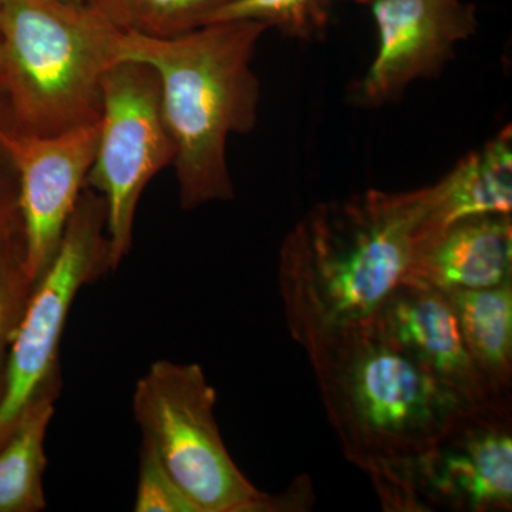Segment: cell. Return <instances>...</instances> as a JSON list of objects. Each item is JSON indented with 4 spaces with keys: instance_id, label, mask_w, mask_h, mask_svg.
Listing matches in <instances>:
<instances>
[{
    "instance_id": "1",
    "label": "cell",
    "mask_w": 512,
    "mask_h": 512,
    "mask_svg": "<svg viewBox=\"0 0 512 512\" xmlns=\"http://www.w3.org/2000/svg\"><path fill=\"white\" fill-rule=\"evenodd\" d=\"M434 187L367 190L319 202L279 251L278 284L292 339L308 356L366 325L406 284L431 235Z\"/></svg>"
},
{
    "instance_id": "2",
    "label": "cell",
    "mask_w": 512,
    "mask_h": 512,
    "mask_svg": "<svg viewBox=\"0 0 512 512\" xmlns=\"http://www.w3.org/2000/svg\"><path fill=\"white\" fill-rule=\"evenodd\" d=\"M266 30L249 20L208 23L171 37L121 30V60L146 63L160 79L185 211L235 198L227 144L234 134L251 133L258 121L254 57Z\"/></svg>"
},
{
    "instance_id": "3",
    "label": "cell",
    "mask_w": 512,
    "mask_h": 512,
    "mask_svg": "<svg viewBox=\"0 0 512 512\" xmlns=\"http://www.w3.org/2000/svg\"><path fill=\"white\" fill-rule=\"evenodd\" d=\"M309 360L343 454L369 478L423 453L477 409L370 322Z\"/></svg>"
},
{
    "instance_id": "4",
    "label": "cell",
    "mask_w": 512,
    "mask_h": 512,
    "mask_svg": "<svg viewBox=\"0 0 512 512\" xmlns=\"http://www.w3.org/2000/svg\"><path fill=\"white\" fill-rule=\"evenodd\" d=\"M121 30L87 5L2 0L0 93L13 126L49 136L100 119L101 83Z\"/></svg>"
},
{
    "instance_id": "5",
    "label": "cell",
    "mask_w": 512,
    "mask_h": 512,
    "mask_svg": "<svg viewBox=\"0 0 512 512\" xmlns=\"http://www.w3.org/2000/svg\"><path fill=\"white\" fill-rule=\"evenodd\" d=\"M217 394L197 363L157 360L140 377L133 413L147 444L197 512L305 511L308 483L262 493L229 456L215 420Z\"/></svg>"
},
{
    "instance_id": "6",
    "label": "cell",
    "mask_w": 512,
    "mask_h": 512,
    "mask_svg": "<svg viewBox=\"0 0 512 512\" xmlns=\"http://www.w3.org/2000/svg\"><path fill=\"white\" fill-rule=\"evenodd\" d=\"M106 224L103 198L84 187L59 248L33 285L10 340L0 400V444L40 386L62 370L60 343L77 293L113 271Z\"/></svg>"
},
{
    "instance_id": "7",
    "label": "cell",
    "mask_w": 512,
    "mask_h": 512,
    "mask_svg": "<svg viewBox=\"0 0 512 512\" xmlns=\"http://www.w3.org/2000/svg\"><path fill=\"white\" fill-rule=\"evenodd\" d=\"M174 157L157 73L146 63L120 60L101 83L99 143L86 180L106 205L113 271L133 245L141 195Z\"/></svg>"
},
{
    "instance_id": "8",
    "label": "cell",
    "mask_w": 512,
    "mask_h": 512,
    "mask_svg": "<svg viewBox=\"0 0 512 512\" xmlns=\"http://www.w3.org/2000/svg\"><path fill=\"white\" fill-rule=\"evenodd\" d=\"M370 480L386 511H511V404L471 410L423 453Z\"/></svg>"
},
{
    "instance_id": "9",
    "label": "cell",
    "mask_w": 512,
    "mask_h": 512,
    "mask_svg": "<svg viewBox=\"0 0 512 512\" xmlns=\"http://www.w3.org/2000/svg\"><path fill=\"white\" fill-rule=\"evenodd\" d=\"M99 133L100 119L49 136L19 130L10 117L3 124V144L18 174L26 234L25 271L32 284L59 248L86 187Z\"/></svg>"
},
{
    "instance_id": "10",
    "label": "cell",
    "mask_w": 512,
    "mask_h": 512,
    "mask_svg": "<svg viewBox=\"0 0 512 512\" xmlns=\"http://www.w3.org/2000/svg\"><path fill=\"white\" fill-rule=\"evenodd\" d=\"M377 33L376 55L355 84L357 106L393 103L417 80L443 72L460 43L477 33L476 6L464 0H359Z\"/></svg>"
},
{
    "instance_id": "11",
    "label": "cell",
    "mask_w": 512,
    "mask_h": 512,
    "mask_svg": "<svg viewBox=\"0 0 512 512\" xmlns=\"http://www.w3.org/2000/svg\"><path fill=\"white\" fill-rule=\"evenodd\" d=\"M377 332L474 407L501 406L468 353L448 293L404 284L370 320Z\"/></svg>"
},
{
    "instance_id": "12",
    "label": "cell",
    "mask_w": 512,
    "mask_h": 512,
    "mask_svg": "<svg viewBox=\"0 0 512 512\" xmlns=\"http://www.w3.org/2000/svg\"><path fill=\"white\" fill-rule=\"evenodd\" d=\"M512 282V215L451 222L424 241L406 284L441 292L474 291Z\"/></svg>"
},
{
    "instance_id": "13",
    "label": "cell",
    "mask_w": 512,
    "mask_h": 512,
    "mask_svg": "<svg viewBox=\"0 0 512 512\" xmlns=\"http://www.w3.org/2000/svg\"><path fill=\"white\" fill-rule=\"evenodd\" d=\"M433 187L431 237L463 218L512 214L511 126L461 158Z\"/></svg>"
},
{
    "instance_id": "14",
    "label": "cell",
    "mask_w": 512,
    "mask_h": 512,
    "mask_svg": "<svg viewBox=\"0 0 512 512\" xmlns=\"http://www.w3.org/2000/svg\"><path fill=\"white\" fill-rule=\"evenodd\" d=\"M62 384L59 370L40 386L0 444V512H39L47 507L45 441Z\"/></svg>"
},
{
    "instance_id": "15",
    "label": "cell",
    "mask_w": 512,
    "mask_h": 512,
    "mask_svg": "<svg viewBox=\"0 0 512 512\" xmlns=\"http://www.w3.org/2000/svg\"><path fill=\"white\" fill-rule=\"evenodd\" d=\"M448 296L478 372L494 394L511 400L512 282Z\"/></svg>"
},
{
    "instance_id": "16",
    "label": "cell",
    "mask_w": 512,
    "mask_h": 512,
    "mask_svg": "<svg viewBox=\"0 0 512 512\" xmlns=\"http://www.w3.org/2000/svg\"><path fill=\"white\" fill-rule=\"evenodd\" d=\"M228 2L231 0H87L86 5L123 32L171 37L208 25Z\"/></svg>"
},
{
    "instance_id": "17",
    "label": "cell",
    "mask_w": 512,
    "mask_h": 512,
    "mask_svg": "<svg viewBox=\"0 0 512 512\" xmlns=\"http://www.w3.org/2000/svg\"><path fill=\"white\" fill-rule=\"evenodd\" d=\"M339 0H231L214 16V22L264 23L292 39L325 37Z\"/></svg>"
},
{
    "instance_id": "18",
    "label": "cell",
    "mask_w": 512,
    "mask_h": 512,
    "mask_svg": "<svg viewBox=\"0 0 512 512\" xmlns=\"http://www.w3.org/2000/svg\"><path fill=\"white\" fill-rule=\"evenodd\" d=\"M9 117L8 106L0 94V288L9 276L25 268L26 259L18 174L2 140V127Z\"/></svg>"
},
{
    "instance_id": "19",
    "label": "cell",
    "mask_w": 512,
    "mask_h": 512,
    "mask_svg": "<svg viewBox=\"0 0 512 512\" xmlns=\"http://www.w3.org/2000/svg\"><path fill=\"white\" fill-rule=\"evenodd\" d=\"M136 512H197L156 453L141 443L138 451Z\"/></svg>"
},
{
    "instance_id": "20",
    "label": "cell",
    "mask_w": 512,
    "mask_h": 512,
    "mask_svg": "<svg viewBox=\"0 0 512 512\" xmlns=\"http://www.w3.org/2000/svg\"><path fill=\"white\" fill-rule=\"evenodd\" d=\"M25 268L6 279L0 288V400L5 386L6 360L10 340L33 288Z\"/></svg>"
},
{
    "instance_id": "21",
    "label": "cell",
    "mask_w": 512,
    "mask_h": 512,
    "mask_svg": "<svg viewBox=\"0 0 512 512\" xmlns=\"http://www.w3.org/2000/svg\"><path fill=\"white\" fill-rule=\"evenodd\" d=\"M64 2L74 3V5H86L87 0H64Z\"/></svg>"
},
{
    "instance_id": "22",
    "label": "cell",
    "mask_w": 512,
    "mask_h": 512,
    "mask_svg": "<svg viewBox=\"0 0 512 512\" xmlns=\"http://www.w3.org/2000/svg\"><path fill=\"white\" fill-rule=\"evenodd\" d=\"M0 6H2V0H0Z\"/></svg>"
}]
</instances>
